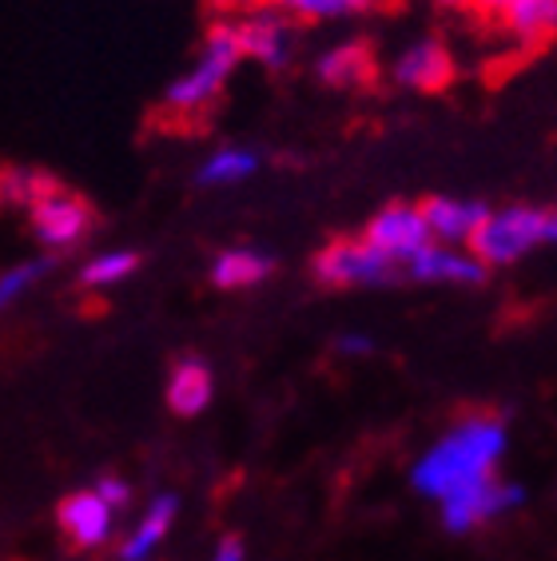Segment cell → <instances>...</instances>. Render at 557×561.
I'll list each match as a JSON object with an SVG mask.
<instances>
[{"label":"cell","mask_w":557,"mask_h":561,"mask_svg":"<svg viewBox=\"0 0 557 561\" xmlns=\"http://www.w3.org/2000/svg\"><path fill=\"white\" fill-rule=\"evenodd\" d=\"M271 4H278L295 24H339L375 12L383 0H271Z\"/></svg>","instance_id":"obj_20"},{"label":"cell","mask_w":557,"mask_h":561,"mask_svg":"<svg viewBox=\"0 0 557 561\" xmlns=\"http://www.w3.org/2000/svg\"><path fill=\"white\" fill-rule=\"evenodd\" d=\"M139 267V251L132 248H104L96 255H88L76 271V283L84 287V291H112L120 287L124 279H132Z\"/></svg>","instance_id":"obj_19"},{"label":"cell","mask_w":557,"mask_h":561,"mask_svg":"<svg viewBox=\"0 0 557 561\" xmlns=\"http://www.w3.org/2000/svg\"><path fill=\"white\" fill-rule=\"evenodd\" d=\"M116 522H120V510L112 506L96 486L72 490V494H65L60 506H56V526H60V534L68 538V546L80 553H96V550H104V546H112Z\"/></svg>","instance_id":"obj_11"},{"label":"cell","mask_w":557,"mask_h":561,"mask_svg":"<svg viewBox=\"0 0 557 561\" xmlns=\"http://www.w3.org/2000/svg\"><path fill=\"white\" fill-rule=\"evenodd\" d=\"M175 518H180V494L160 490L148 497V506L139 510V518L132 522V529L120 541V561H151L160 550L168 534H172Z\"/></svg>","instance_id":"obj_15"},{"label":"cell","mask_w":557,"mask_h":561,"mask_svg":"<svg viewBox=\"0 0 557 561\" xmlns=\"http://www.w3.org/2000/svg\"><path fill=\"white\" fill-rule=\"evenodd\" d=\"M402 275L422 283V287H482L490 267H486L470 248L430 243L427 251H418L414 260L407 263Z\"/></svg>","instance_id":"obj_12"},{"label":"cell","mask_w":557,"mask_h":561,"mask_svg":"<svg viewBox=\"0 0 557 561\" xmlns=\"http://www.w3.org/2000/svg\"><path fill=\"white\" fill-rule=\"evenodd\" d=\"M275 267L278 263L271 251L236 243V248H224L207 263V283L215 291H251V287H263L275 275Z\"/></svg>","instance_id":"obj_17"},{"label":"cell","mask_w":557,"mask_h":561,"mask_svg":"<svg viewBox=\"0 0 557 561\" xmlns=\"http://www.w3.org/2000/svg\"><path fill=\"white\" fill-rule=\"evenodd\" d=\"M311 275L331 291H378V287H395L402 279V267L386 260L363 236H343L315 251Z\"/></svg>","instance_id":"obj_4"},{"label":"cell","mask_w":557,"mask_h":561,"mask_svg":"<svg viewBox=\"0 0 557 561\" xmlns=\"http://www.w3.org/2000/svg\"><path fill=\"white\" fill-rule=\"evenodd\" d=\"M454 72H458V60H454L451 44L442 41V36H414L386 65L390 84L402 88V92H418V96L451 88Z\"/></svg>","instance_id":"obj_9"},{"label":"cell","mask_w":557,"mask_h":561,"mask_svg":"<svg viewBox=\"0 0 557 561\" xmlns=\"http://www.w3.org/2000/svg\"><path fill=\"white\" fill-rule=\"evenodd\" d=\"M48 275H53V255H33V260L4 267L0 271V311H12L16 302L29 299Z\"/></svg>","instance_id":"obj_22"},{"label":"cell","mask_w":557,"mask_h":561,"mask_svg":"<svg viewBox=\"0 0 557 561\" xmlns=\"http://www.w3.org/2000/svg\"><path fill=\"white\" fill-rule=\"evenodd\" d=\"M263 168V156L255 148H247V144H219L204 156V160L195 163V187H236L243 180Z\"/></svg>","instance_id":"obj_18"},{"label":"cell","mask_w":557,"mask_h":561,"mask_svg":"<svg viewBox=\"0 0 557 561\" xmlns=\"http://www.w3.org/2000/svg\"><path fill=\"white\" fill-rule=\"evenodd\" d=\"M163 399H168V411L175 419H200L215 402V370L207 358L200 355H183L172 370H168V382H163Z\"/></svg>","instance_id":"obj_16"},{"label":"cell","mask_w":557,"mask_h":561,"mask_svg":"<svg viewBox=\"0 0 557 561\" xmlns=\"http://www.w3.org/2000/svg\"><path fill=\"white\" fill-rule=\"evenodd\" d=\"M92 486H96L100 494H104L116 510H124V506L132 502V486H128V482H124L120 474H100L96 482H92Z\"/></svg>","instance_id":"obj_24"},{"label":"cell","mask_w":557,"mask_h":561,"mask_svg":"<svg viewBox=\"0 0 557 561\" xmlns=\"http://www.w3.org/2000/svg\"><path fill=\"white\" fill-rule=\"evenodd\" d=\"M236 33L243 60L268 68V72H283L295 65L299 53V24L291 21L278 4H255L243 16H236Z\"/></svg>","instance_id":"obj_8"},{"label":"cell","mask_w":557,"mask_h":561,"mask_svg":"<svg viewBox=\"0 0 557 561\" xmlns=\"http://www.w3.org/2000/svg\"><path fill=\"white\" fill-rule=\"evenodd\" d=\"M522 506H525L522 482L493 474V478H486V482H478V486L439 502V522L446 534L462 538V534H474V529H486V526H493V522L510 518V514H518Z\"/></svg>","instance_id":"obj_6"},{"label":"cell","mask_w":557,"mask_h":561,"mask_svg":"<svg viewBox=\"0 0 557 561\" xmlns=\"http://www.w3.org/2000/svg\"><path fill=\"white\" fill-rule=\"evenodd\" d=\"M422 216H427L434 243L470 248L474 236L482 231L486 216H490V204L470 199V195H430V199H422Z\"/></svg>","instance_id":"obj_13"},{"label":"cell","mask_w":557,"mask_h":561,"mask_svg":"<svg viewBox=\"0 0 557 561\" xmlns=\"http://www.w3.org/2000/svg\"><path fill=\"white\" fill-rule=\"evenodd\" d=\"M29 231L41 243L48 255H68V251H80L96 231V211L88 199H80L76 192H68L65 184L53 187L41 204H33L29 211Z\"/></svg>","instance_id":"obj_5"},{"label":"cell","mask_w":557,"mask_h":561,"mask_svg":"<svg viewBox=\"0 0 557 561\" xmlns=\"http://www.w3.org/2000/svg\"><path fill=\"white\" fill-rule=\"evenodd\" d=\"M60 187L48 172L41 168H4L0 172V204L16 207V211H29L33 204H41L44 195Z\"/></svg>","instance_id":"obj_21"},{"label":"cell","mask_w":557,"mask_h":561,"mask_svg":"<svg viewBox=\"0 0 557 561\" xmlns=\"http://www.w3.org/2000/svg\"><path fill=\"white\" fill-rule=\"evenodd\" d=\"M239 65H243V48H239L236 21H212L192 65L163 88L160 116L168 124H200L204 116H212Z\"/></svg>","instance_id":"obj_2"},{"label":"cell","mask_w":557,"mask_h":561,"mask_svg":"<svg viewBox=\"0 0 557 561\" xmlns=\"http://www.w3.org/2000/svg\"><path fill=\"white\" fill-rule=\"evenodd\" d=\"M474 12L514 53H534L557 41V0H478Z\"/></svg>","instance_id":"obj_7"},{"label":"cell","mask_w":557,"mask_h":561,"mask_svg":"<svg viewBox=\"0 0 557 561\" xmlns=\"http://www.w3.org/2000/svg\"><path fill=\"white\" fill-rule=\"evenodd\" d=\"M334 351L346 358H366V355H375L378 343L371 331H343V335L334 339Z\"/></svg>","instance_id":"obj_23"},{"label":"cell","mask_w":557,"mask_h":561,"mask_svg":"<svg viewBox=\"0 0 557 561\" xmlns=\"http://www.w3.org/2000/svg\"><path fill=\"white\" fill-rule=\"evenodd\" d=\"M375 48L366 41H334L315 56V80L331 92H354L375 80Z\"/></svg>","instance_id":"obj_14"},{"label":"cell","mask_w":557,"mask_h":561,"mask_svg":"<svg viewBox=\"0 0 557 561\" xmlns=\"http://www.w3.org/2000/svg\"><path fill=\"white\" fill-rule=\"evenodd\" d=\"M510 450V422L493 411H470L454 419L434 443L410 462V490L427 502H446L502 470Z\"/></svg>","instance_id":"obj_1"},{"label":"cell","mask_w":557,"mask_h":561,"mask_svg":"<svg viewBox=\"0 0 557 561\" xmlns=\"http://www.w3.org/2000/svg\"><path fill=\"white\" fill-rule=\"evenodd\" d=\"M215 4H224V0H215Z\"/></svg>","instance_id":"obj_27"},{"label":"cell","mask_w":557,"mask_h":561,"mask_svg":"<svg viewBox=\"0 0 557 561\" xmlns=\"http://www.w3.org/2000/svg\"><path fill=\"white\" fill-rule=\"evenodd\" d=\"M434 4H439L442 12H474L478 0H434Z\"/></svg>","instance_id":"obj_26"},{"label":"cell","mask_w":557,"mask_h":561,"mask_svg":"<svg viewBox=\"0 0 557 561\" xmlns=\"http://www.w3.org/2000/svg\"><path fill=\"white\" fill-rule=\"evenodd\" d=\"M542 248H557V204H505L490 207L470 251L486 267H518Z\"/></svg>","instance_id":"obj_3"},{"label":"cell","mask_w":557,"mask_h":561,"mask_svg":"<svg viewBox=\"0 0 557 561\" xmlns=\"http://www.w3.org/2000/svg\"><path fill=\"white\" fill-rule=\"evenodd\" d=\"M363 239L375 243L386 260H395L402 271H407V263L414 260L418 251H427L434 243L427 216H422V204H410V199H395V204L378 207L375 216L366 219Z\"/></svg>","instance_id":"obj_10"},{"label":"cell","mask_w":557,"mask_h":561,"mask_svg":"<svg viewBox=\"0 0 557 561\" xmlns=\"http://www.w3.org/2000/svg\"><path fill=\"white\" fill-rule=\"evenodd\" d=\"M212 561H247V546L239 534H227V538H219V546L212 550Z\"/></svg>","instance_id":"obj_25"}]
</instances>
